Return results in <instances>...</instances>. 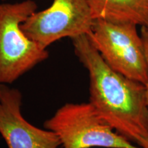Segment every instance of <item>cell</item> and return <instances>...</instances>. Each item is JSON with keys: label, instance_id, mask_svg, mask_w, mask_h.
I'll use <instances>...</instances> for the list:
<instances>
[{"label": "cell", "instance_id": "obj_1", "mask_svg": "<svg viewBox=\"0 0 148 148\" xmlns=\"http://www.w3.org/2000/svg\"><path fill=\"white\" fill-rule=\"evenodd\" d=\"M89 75V102L116 132L138 146L148 140L145 86L110 68L87 36L71 38Z\"/></svg>", "mask_w": 148, "mask_h": 148}, {"label": "cell", "instance_id": "obj_2", "mask_svg": "<svg viewBox=\"0 0 148 148\" xmlns=\"http://www.w3.org/2000/svg\"><path fill=\"white\" fill-rule=\"evenodd\" d=\"M36 9L32 0L0 4V84H11L49 56L21 28Z\"/></svg>", "mask_w": 148, "mask_h": 148}, {"label": "cell", "instance_id": "obj_3", "mask_svg": "<svg viewBox=\"0 0 148 148\" xmlns=\"http://www.w3.org/2000/svg\"><path fill=\"white\" fill-rule=\"evenodd\" d=\"M44 125L57 135L62 148H141L116 132L90 102L66 103Z\"/></svg>", "mask_w": 148, "mask_h": 148}, {"label": "cell", "instance_id": "obj_4", "mask_svg": "<svg viewBox=\"0 0 148 148\" xmlns=\"http://www.w3.org/2000/svg\"><path fill=\"white\" fill-rule=\"evenodd\" d=\"M136 26L96 19L87 36L110 68L145 85L147 64L143 40Z\"/></svg>", "mask_w": 148, "mask_h": 148}, {"label": "cell", "instance_id": "obj_5", "mask_svg": "<svg viewBox=\"0 0 148 148\" xmlns=\"http://www.w3.org/2000/svg\"><path fill=\"white\" fill-rule=\"evenodd\" d=\"M93 22L86 0H53L50 7L29 16L21 28L29 39L47 49L64 37L88 34Z\"/></svg>", "mask_w": 148, "mask_h": 148}, {"label": "cell", "instance_id": "obj_6", "mask_svg": "<svg viewBox=\"0 0 148 148\" xmlns=\"http://www.w3.org/2000/svg\"><path fill=\"white\" fill-rule=\"evenodd\" d=\"M21 92L0 84V134L8 148H58L61 145L52 131L29 123L21 112Z\"/></svg>", "mask_w": 148, "mask_h": 148}, {"label": "cell", "instance_id": "obj_7", "mask_svg": "<svg viewBox=\"0 0 148 148\" xmlns=\"http://www.w3.org/2000/svg\"><path fill=\"white\" fill-rule=\"evenodd\" d=\"M94 20L148 27V0H86Z\"/></svg>", "mask_w": 148, "mask_h": 148}, {"label": "cell", "instance_id": "obj_8", "mask_svg": "<svg viewBox=\"0 0 148 148\" xmlns=\"http://www.w3.org/2000/svg\"><path fill=\"white\" fill-rule=\"evenodd\" d=\"M140 36H141L142 40H143L144 49H145V53L146 56V60H147V79L146 82L145 86V94H146V100H147V104L148 106V27L143 26L140 31Z\"/></svg>", "mask_w": 148, "mask_h": 148}, {"label": "cell", "instance_id": "obj_9", "mask_svg": "<svg viewBox=\"0 0 148 148\" xmlns=\"http://www.w3.org/2000/svg\"><path fill=\"white\" fill-rule=\"evenodd\" d=\"M141 148H148V140H146L145 143H143V145L140 146Z\"/></svg>", "mask_w": 148, "mask_h": 148}]
</instances>
